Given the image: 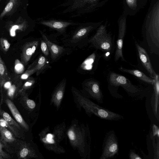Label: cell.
Here are the masks:
<instances>
[{
    "mask_svg": "<svg viewBox=\"0 0 159 159\" xmlns=\"http://www.w3.org/2000/svg\"><path fill=\"white\" fill-rule=\"evenodd\" d=\"M23 84L21 81H19L18 83L11 85L8 91V95L10 98L16 97L18 92Z\"/></svg>",
    "mask_w": 159,
    "mask_h": 159,
    "instance_id": "31",
    "label": "cell"
},
{
    "mask_svg": "<svg viewBox=\"0 0 159 159\" xmlns=\"http://www.w3.org/2000/svg\"><path fill=\"white\" fill-rule=\"evenodd\" d=\"M129 157L130 159H141L142 158L140 156L132 150L130 152Z\"/></svg>",
    "mask_w": 159,
    "mask_h": 159,
    "instance_id": "38",
    "label": "cell"
},
{
    "mask_svg": "<svg viewBox=\"0 0 159 159\" xmlns=\"http://www.w3.org/2000/svg\"><path fill=\"white\" fill-rule=\"evenodd\" d=\"M39 135L41 142L47 150L59 154L66 152L64 148L55 140L52 133H50L49 126L42 130Z\"/></svg>",
    "mask_w": 159,
    "mask_h": 159,
    "instance_id": "12",
    "label": "cell"
},
{
    "mask_svg": "<svg viewBox=\"0 0 159 159\" xmlns=\"http://www.w3.org/2000/svg\"><path fill=\"white\" fill-rule=\"evenodd\" d=\"M123 11L132 16L137 14L143 8L139 0H123Z\"/></svg>",
    "mask_w": 159,
    "mask_h": 159,
    "instance_id": "18",
    "label": "cell"
},
{
    "mask_svg": "<svg viewBox=\"0 0 159 159\" xmlns=\"http://www.w3.org/2000/svg\"><path fill=\"white\" fill-rule=\"evenodd\" d=\"M0 116L4 119L10 125L17 129H20V125L12 118L9 114L0 108Z\"/></svg>",
    "mask_w": 159,
    "mask_h": 159,
    "instance_id": "30",
    "label": "cell"
},
{
    "mask_svg": "<svg viewBox=\"0 0 159 159\" xmlns=\"http://www.w3.org/2000/svg\"><path fill=\"white\" fill-rule=\"evenodd\" d=\"M26 80L19 90L16 97L26 92V91L32 87L35 83L36 80L33 78L29 77Z\"/></svg>",
    "mask_w": 159,
    "mask_h": 159,
    "instance_id": "28",
    "label": "cell"
},
{
    "mask_svg": "<svg viewBox=\"0 0 159 159\" xmlns=\"http://www.w3.org/2000/svg\"><path fill=\"white\" fill-rule=\"evenodd\" d=\"M118 151V143L115 133L113 131H109L104 138L100 159L111 158L117 154Z\"/></svg>",
    "mask_w": 159,
    "mask_h": 159,
    "instance_id": "10",
    "label": "cell"
},
{
    "mask_svg": "<svg viewBox=\"0 0 159 159\" xmlns=\"http://www.w3.org/2000/svg\"><path fill=\"white\" fill-rule=\"evenodd\" d=\"M66 124L64 121L56 125L54 127L52 133L56 141L60 143L66 137Z\"/></svg>",
    "mask_w": 159,
    "mask_h": 159,
    "instance_id": "24",
    "label": "cell"
},
{
    "mask_svg": "<svg viewBox=\"0 0 159 159\" xmlns=\"http://www.w3.org/2000/svg\"><path fill=\"white\" fill-rule=\"evenodd\" d=\"M5 102L17 122L24 128L28 130L29 129V125L24 120L13 102L9 98L5 100Z\"/></svg>",
    "mask_w": 159,
    "mask_h": 159,
    "instance_id": "20",
    "label": "cell"
},
{
    "mask_svg": "<svg viewBox=\"0 0 159 159\" xmlns=\"http://www.w3.org/2000/svg\"><path fill=\"white\" fill-rule=\"evenodd\" d=\"M152 127L153 136H155L157 135L158 138L159 136V130L158 127L155 124L153 125Z\"/></svg>",
    "mask_w": 159,
    "mask_h": 159,
    "instance_id": "39",
    "label": "cell"
},
{
    "mask_svg": "<svg viewBox=\"0 0 159 159\" xmlns=\"http://www.w3.org/2000/svg\"><path fill=\"white\" fill-rule=\"evenodd\" d=\"M35 61L37 67V71L36 73L37 76L41 74H43L51 68L48 58L43 54L40 55Z\"/></svg>",
    "mask_w": 159,
    "mask_h": 159,
    "instance_id": "22",
    "label": "cell"
},
{
    "mask_svg": "<svg viewBox=\"0 0 159 159\" xmlns=\"http://www.w3.org/2000/svg\"><path fill=\"white\" fill-rule=\"evenodd\" d=\"M103 23L96 29L95 34L89 38V47L94 48L104 53H110L114 48L113 38L111 34L107 32V20Z\"/></svg>",
    "mask_w": 159,
    "mask_h": 159,
    "instance_id": "6",
    "label": "cell"
},
{
    "mask_svg": "<svg viewBox=\"0 0 159 159\" xmlns=\"http://www.w3.org/2000/svg\"><path fill=\"white\" fill-rule=\"evenodd\" d=\"M18 158H39V156L36 151L30 144L25 143L21 146L18 153Z\"/></svg>",
    "mask_w": 159,
    "mask_h": 159,
    "instance_id": "19",
    "label": "cell"
},
{
    "mask_svg": "<svg viewBox=\"0 0 159 159\" xmlns=\"http://www.w3.org/2000/svg\"><path fill=\"white\" fill-rule=\"evenodd\" d=\"M0 125L5 127L11 132L15 136H19V134L15 127L9 124L7 121L0 116Z\"/></svg>",
    "mask_w": 159,
    "mask_h": 159,
    "instance_id": "32",
    "label": "cell"
},
{
    "mask_svg": "<svg viewBox=\"0 0 159 159\" xmlns=\"http://www.w3.org/2000/svg\"><path fill=\"white\" fill-rule=\"evenodd\" d=\"M37 71V67L35 61L30 66L28 69L20 75V79L22 80H26L34 73H36Z\"/></svg>",
    "mask_w": 159,
    "mask_h": 159,
    "instance_id": "29",
    "label": "cell"
},
{
    "mask_svg": "<svg viewBox=\"0 0 159 159\" xmlns=\"http://www.w3.org/2000/svg\"><path fill=\"white\" fill-rule=\"evenodd\" d=\"M82 90L87 95L100 103H103V95L99 83L92 79H86L82 83Z\"/></svg>",
    "mask_w": 159,
    "mask_h": 159,
    "instance_id": "13",
    "label": "cell"
},
{
    "mask_svg": "<svg viewBox=\"0 0 159 159\" xmlns=\"http://www.w3.org/2000/svg\"><path fill=\"white\" fill-rule=\"evenodd\" d=\"M110 84L115 87L120 86L132 96H137L141 92L138 86L134 85L125 77L115 72H111L109 76Z\"/></svg>",
    "mask_w": 159,
    "mask_h": 159,
    "instance_id": "7",
    "label": "cell"
},
{
    "mask_svg": "<svg viewBox=\"0 0 159 159\" xmlns=\"http://www.w3.org/2000/svg\"><path fill=\"white\" fill-rule=\"evenodd\" d=\"M66 133L73 149L78 151L82 158L89 159L91 137L88 125L86 126L74 119L72 121Z\"/></svg>",
    "mask_w": 159,
    "mask_h": 159,
    "instance_id": "2",
    "label": "cell"
},
{
    "mask_svg": "<svg viewBox=\"0 0 159 159\" xmlns=\"http://www.w3.org/2000/svg\"><path fill=\"white\" fill-rule=\"evenodd\" d=\"M20 96H21V102L23 105L28 110L31 111L36 107V104L33 100L30 99L26 92Z\"/></svg>",
    "mask_w": 159,
    "mask_h": 159,
    "instance_id": "27",
    "label": "cell"
},
{
    "mask_svg": "<svg viewBox=\"0 0 159 159\" xmlns=\"http://www.w3.org/2000/svg\"><path fill=\"white\" fill-rule=\"evenodd\" d=\"M40 47L43 54L48 58H49L50 56L48 47L46 43L42 37L40 38Z\"/></svg>",
    "mask_w": 159,
    "mask_h": 159,
    "instance_id": "33",
    "label": "cell"
},
{
    "mask_svg": "<svg viewBox=\"0 0 159 159\" xmlns=\"http://www.w3.org/2000/svg\"></svg>",
    "mask_w": 159,
    "mask_h": 159,
    "instance_id": "41",
    "label": "cell"
},
{
    "mask_svg": "<svg viewBox=\"0 0 159 159\" xmlns=\"http://www.w3.org/2000/svg\"><path fill=\"white\" fill-rule=\"evenodd\" d=\"M3 158L2 156H0V159H3Z\"/></svg>",
    "mask_w": 159,
    "mask_h": 159,
    "instance_id": "40",
    "label": "cell"
},
{
    "mask_svg": "<svg viewBox=\"0 0 159 159\" xmlns=\"http://www.w3.org/2000/svg\"><path fill=\"white\" fill-rule=\"evenodd\" d=\"M16 0H10L5 7L0 15V18L3 17L12 9Z\"/></svg>",
    "mask_w": 159,
    "mask_h": 159,
    "instance_id": "34",
    "label": "cell"
},
{
    "mask_svg": "<svg viewBox=\"0 0 159 159\" xmlns=\"http://www.w3.org/2000/svg\"><path fill=\"white\" fill-rule=\"evenodd\" d=\"M109 0H67L59 6L65 7L61 12L71 13L74 18L95 11L104 6Z\"/></svg>",
    "mask_w": 159,
    "mask_h": 159,
    "instance_id": "5",
    "label": "cell"
},
{
    "mask_svg": "<svg viewBox=\"0 0 159 159\" xmlns=\"http://www.w3.org/2000/svg\"><path fill=\"white\" fill-rule=\"evenodd\" d=\"M40 38L25 43L23 46L21 55V61L26 66L40 45Z\"/></svg>",
    "mask_w": 159,
    "mask_h": 159,
    "instance_id": "15",
    "label": "cell"
},
{
    "mask_svg": "<svg viewBox=\"0 0 159 159\" xmlns=\"http://www.w3.org/2000/svg\"><path fill=\"white\" fill-rule=\"evenodd\" d=\"M40 24L47 27L50 29L57 31L56 35L67 34V28L71 26H76L79 22H76L70 20H64L50 18L48 19H40L39 22Z\"/></svg>",
    "mask_w": 159,
    "mask_h": 159,
    "instance_id": "11",
    "label": "cell"
},
{
    "mask_svg": "<svg viewBox=\"0 0 159 159\" xmlns=\"http://www.w3.org/2000/svg\"><path fill=\"white\" fill-rule=\"evenodd\" d=\"M10 80L6 66L0 55V92L1 94V101L3 99L2 86L6 82Z\"/></svg>",
    "mask_w": 159,
    "mask_h": 159,
    "instance_id": "25",
    "label": "cell"
},
{
    "mask_svg": "<svg viewBox=\"0 0 159 159\" xmlns=\"http://www.w3.org/2000/svg\"><path fill=\"white\" fill-rule=\"evenodd\" d=\"M142 33L150 52L159 53V0H150V5L145 17Z\"/></svg>",
    "mask_w": 159,
    "mask_h": 159,
    "instance_id": "1",
    "label": "cell"
},
{
    "mask_svg": "<svg viewBox=\"0 0 159 159\" xmlns=\"http://www.w3.org/2000/svg\"><path fill=\"white\" fill-rule=\"evenodd\" d=\"M0 45L2 50L4 52H7L10 46V44L8 40L3 38L0 39Z\"/></svg>",
    "mask_w": 159,
    "mask_h": 159,
    "instance_id": "36",
    "label": "cell"
},
{
    "mask_svg": "<svg viewBox=\"0 0 159 159\" xmlns=\"http://www.w3.org/2000/svg\"><path fill=\"white\" fill-rule=\"evenodd\" d=\"M74 100L79 110L83 108L89 117L94 115L101 119L109 120L118 121L122 120L121 115L111 111L94 102L75 87L71 88Z\"/></svg>",
    "mask_w": 159,
    "mask_h": 159,
    "instance_id": "3",
    "label": "cell"
},
{
    "mask_svg": "<svg viewBox=\"0 0 159 159\" xmlns=\"http://www.w3.org/2000/svg\"><path fill=\"white\" fill-rule=\"evenodd\" d=\"M66 84V79H63L54 89L51 96L50 105H53L58 111L60 107L63 98Z\"/></svg>",
    "mask_w": 159,
    "mask_h": 159,
    "instance_id": "16",
    "label": "cell"
},
{
    "mask_svg": "<svg viewBox=\"0 0 159 159\" xmlns=\"http://www.w3.org/2000/svg\"><path fill=\"white\" fill-rule=\"evenodd\" d=\"M119 69L122 72L131 74L148 84L153 85V79L149 77L140 70H137L129 69L122 67H120Z\"/></svg>",
    "mask_w": 159,
    "mask_h": 159,
    "instance_id": "23",
    "label": "cell"
},
{
    "mask_svg": "<svg viewBox=\"0 0 159 159\" xmlns=\"http://www.w3.org/2000/svg\"><path fill=\"white\" fill-rule=\"evenodd\" d=\"M41 37L47 44L49 51L50 61L52 63L57 61L65 55L71 54L73 49L69 47H64L52 43L48 39L47 35L41 30H39Z\"/></svg>",
    "mask_w": 159,
    "mask_h": 159,
    "instance_id": "9",
    "label": "cell"
},
{
    "mask_svg": "<svg viewBox=\"0 0 159 159\" xmlns=\"http://www.w3.org/2000/svg\"><path fill=\"white\" fill-rule=\"evenodd\" d=\"M102 55L96 51L86 58L79 66L77 71L81 74H93L97 68L98 61Z\"/></svg>",
    "mask_w": 159,
    "mask_h": 159,
    "instance_id": "14",
    "label": "cell"
},
{
    "mask_svg": "<svg viewBox=\"0 0 159 159\" xmlns=\"http://www.w3.org/2000/svg\"><path fill=\"white\" fill-rule=\"evenodd\" d=\"M159 76L157 74L153 79L154 82L153 85L154 88L153 100L152 101V109L155 116L159 119L158 107L159 106Z\"/></svg>",
    "mask_w": 159,
    "mask_h": 159,
    "instance_id": "21",
    "label": "cell"
},
{
    "mask_svg": "<svg viewBox=\"0 0 159 159\" xmlns=\"http://www.w3.org/2000/svg\"><path fill=\"white\" fill-rule=\"evenodd\" d=\"M3 144L0 142V156L3 158L7 159L9 158V156L3 151Z\"/></svg>",
    "mask_w": 159,
    "mask_h": 159,
    "instance_id": "37",
    "label": "cell"
},
{
    "mask_svg": "<svg viewBox=\"0 0 159 159\" xmlns=\"http://www.w3.org/2000/svg\"><path fill=\"white\" fill-rule=\"evenodd\" d=\"M24 65L18 59L15 60L14 64V71L17 74L23 73L24 70Z\"/></svg>",
    "mask_w": 159,
    "mask_h": 159,
    "instance_id": "35",
    "label": "cell"
},
{
    "mask_svg": "<svg viewBox=\"0 0 159 159\" xmlns=\"http://www.w3.org/2000/svg\"><path fill=\"white\" fill-rule=\"evenodd\" d=\"M1 139L4 143L12 142L16 140L13 133L5 127L0 125Z\"/></svg>",
    "mask_w": 159,
    "mask_h": 159,
    "instance_id": "26",
    "label": "cell"
},
{
    "mask_svg": "<svg viewBox=\"0 0 159 159\" xmlns=\"http://www.w3.org/2000/svg\"><path fill=\"white\" fill-rule=\"evenodd\" d=\"M127 16V15L123 11L121 15L118 19V37L116 42L114 56L115 61L116 62L120 58L122 61L126 62L123 57L122 48L123 41L126 30Z\"/></svg>",
    "mask_w": 159,
    "mask_h": 159,
    "instance_id": "8",
    "label": "cell"
},
{
    "mask_svg": "<svg viewBox=\"0 0 159 159\" xmlns=\"http://www.w3.org/2000/svg\"><path fill=\"white\" fill-rule=\"evenodd\" d=\"M134 42L138 54L142 64L150 76L154 79L157 74L153 69L147 52L136 40Z\"/></svg>",
    "mask_w": 159,
    "mask_h": 159,
    "instance_id": "17",
    "label": "cell"
},
{
    "mask_svg": "<svg viewBox=\"0 0 159 159\" xmlns=\"http://www.w3.org/2000/svg\"><path fill=\"white\" fill-rule=\"evenodd\" d=\"M103 22V21L79 23L75 29L62 38L64 46L73 50L82 48L89 44L90 34Z\"/></svg>",
    "mask_w": 159,
    "mask_h": 159,
    "instance_id": "4",
    "label": "cell"
}]
</instances>
